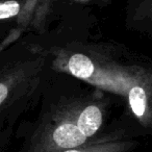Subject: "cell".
I'll list each match as a JSON object with an SVG mask.
<instances>
[{
	"label": "cell",
	"mask_w": 152,
	"mask_h": 152,
	"mask_svg": "<svg viewBox=\"0 0 152 152\" xmlns=\"http://www.w3.org/2000/svg\"><path fill=\"white\" fill-rule=\"evenodd\" d=\"M54 144L63 149H75L77 146L86 143L88 137L83 134L76 124L63 123L54 129L52 133Z\"/></svg>",
	"instance_id": "1"
},
{
	"label": "cell",
	"mask_w": 152,
	"mask_h": 152,
	"mask_svg": "<svg viewBox=\"0 0 152 152\" xmlns=\"http://www.w3.org/2000/svg\"><path fill=\"white\" fill-rule=\"evenodd\" d=\"M102 123V114L96 105H89L80 113L76 126L87 137L94 135Z\"/></svg>",
	"instance_id": "2"
},
{
	"label": "cell",
	"mask_w": 152,
	"mask_h": 152,
	"mask_svg": "<svg viewBox=\"0 0 152 152\" xmlns=\"http://www.w3.org/2000/svg\"><path fill=\"white\" fill-rule=\"evenodd\" d=\"M69 71L73 74L75 77L81 79L90 78L94 73V64L88 56L80 53L74 54L70 57L68 63Z\"/></svg>",
	"instance_id": "3"
},
{
	"label": "cell",
	"mask_w": 152,
	"mask_h": 152,
	"mask_svg": "<svg viewBox=\"0 0 152 152\" xmlns=\"http://www.w3.org/2000/svg\"><path fill=\"white\" fill-rule=\"evenodd\" d=\"M129 104L133 114L137 117H143L147 108V96L146 92L141 87H132L128 94Z\"/></svg>",
	"instance_id": "4"
},
{
	"label": "cell",
	"mask_w": 152,
	"mask_h": 152,
	"mask_svg": "<svg viewBox=\"0 0 152 152\" xmlns=\"http://www.w3.org/2000/svg\"><path fill=\"white\" fill-rule=\"evenodd\" d=\"M20 3L15 0H7L0 2V20L9 19L16 16L20 12Z\"/></svg>",
	"instance_id": "5"
},
{
	"label": "cell",
	"mask_w": 152,
	"mask_h": 152,
	"mask_svg": "<svg viewBox=\"0 0 152 152\" xmlns=\"http://www.w3.org/2000/svg\"><path fill=\"white\" fill-rule=\"evenodd\" d=\"M7 94H9L7 87L4 83H0V104L5 100V98L7 97Z\"/></svg>",
	"instance_id": "6"
}]
</instances>
